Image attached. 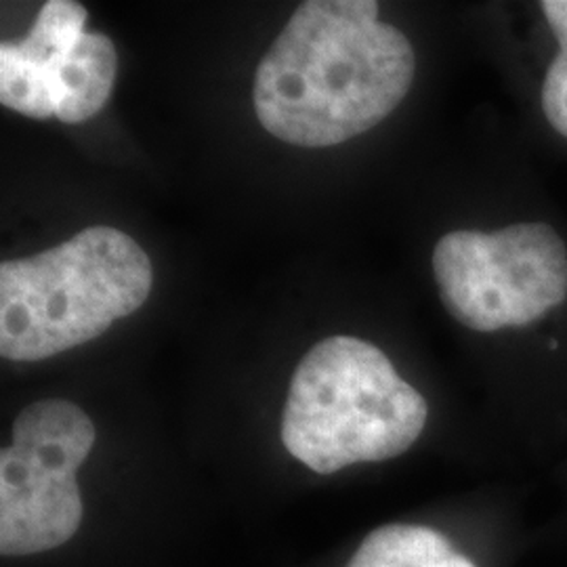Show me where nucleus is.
Returning a JSON list of instances; mask_svg holds the SVG:
<instances>
[{
  "mask_svg": "<svg viewBox=\"0 0 567 567\" xmlns=\"http://www.w3.org/2000/svg\"><path fill=\"white\" fill-rule=\"evenodd\" d=\"M414 51L372 0H307L255 76V112L267 133L299 147L349 142L402 103Z\"/></svg>",
  "mask_w": 567,
  "mask_h": 567,
  "instance_id": "1",
  "label": "nucleus"
},
{
  "mask_svg": "<svg viewBox=\"0 0 567 567\" xmlns=\"http://www.w3.org/2000/svg\"><path fill=\"white\" fill-rule=\"evenodd\" d=\"M152 261L116 227H86L41 255L0 265V353L37 362L97 339L142 307Z\"/></svg>",
  "mask_w": 567,
  "mask_h": 567,
  "instance_id": "2",
  "label": "nucleus"
},
{
  "mask_svg": "<svg viewBox=\"0 0 567 567\" xmlns=\"http://www.w3.org/2000/svg\"><path fill=\"white\" fill-rule=\"evenodd\" d=\"M425 398L385 353L355 337H330L297 365L284 405L282 442L320 475L404 454L421 437Z\"/></svg>",
  "mask_w": 567,
  "mask_h": 567,
  "instance_id": "3",
  "label": "nucleus"
},
{
  "mask_svg": "<svg viewBox=\"0 0 567 567\" xmlns=\"http://www.w3.org/2000/svg\"><path fill=\"white\" fill-rule=\"evenodd\" d=\"M447 313L477 332L540 320L567 297V250L545 224L450 231L433 250Z\"/></svg>",
  "mask_w": 567,
  "mask_h": 567,
  "instance_id": "4",
  "label": "nucleus"
},
{
  "mask_svg": "<svg viewBox=\"0 0 567 567\" xmlns=\"http://www.w3.org/2000/svg\"><path fill=\"white\" fill-rule=\"evenodd\" d=\"M89 414L68 400H41L13 423L0 452V553L37 555L65 545L81 527L76 471L95 444Z\"/></svg>",
  "mask_w": 567,
  "mask_h": 567,
  "instance_id": "5",
  "label": "nucleus"
},
{
  "mask_svg": "<svg viewBox=\"0 0 567 567\" xmlns=\"http://www.w3.org/2000/svg\"><path fill=\"white\" fill-rule=\"evenodd\" d=\"M116 72L114 42L102 32H84L76 47L55 61V116L65 124L97 116L112 95Z\"/></svg>",
  "mask_w": 567,
  "mask_h": 567,
  "instance_id": "6",
  "label": "nucleus"
},
{
  "mask_svg": "<svg viewBox=\"0 0 567 567\" xmlns=\"http://www.w3.org/2000/svg\"><path fill=\"white\" fill-rule=\"evenodd\" d=\"M347 567H475L440 532L391 524L365 536Z\"/></svg>",
  "mask_w": 567,
  "mask_h": 567,
  "instance_id": "7",
  "label": "nucleus"
},
{
  "mask_svg": "<svg viewBox=\"0 0 567 567\" xmlns=\"http://www.w3.org/2000/svg\"><path fill=\"white\" fill-rule=\"evenodd\" d=\"M89 11L74 0H49L25 39L13 42L21 58L32 63H47L70 53L84 34Z\"/></svg>",
  "mask_w": 567,
  "mask_h": 567,
  "instance_id": "8",
  "label": "nucleus"
},
{
  "mask_svg": "<svg viewBox=\"0 0 567 567\" xmlns=\"http://www.w3.org/2000/svg\"><path fill=\"white\" fill-rule=\"evenodd\" d=\"M0 102L28 118L47 121L58 114L53 93L41 70L23 60L13 42L0 44Z\"/></svg>",
  "mask_w": 567,
  "mask_h": 567,
  "instance_id": "9",
  "label": "nucleus"
},
{
  "mask_svg": "<svg viewBox=\"0 0 567 567\" xmlns=\"http://www.w3.org/2000/svg\"><path fill=\"white\" fill-rule=\"evenodd\" d=\"M543 107L550 126L567 140V47L548 68L543 84Z\"/></svg>",
  "mask_w": 567,
  "mask_h": 567,
  "instance_id": "10",
  "label": "nucleus"
},
{
  "mask_svg": "<svg viewBox=\"0 0 567 567\" xmlns=\"http://www.w3.org/2000/svg\"><path fill=\"white\" fill-rule=\"evenodd\" d=\"M540 9L553 34L557 37L559 47H567V0H545L540 2Z\"/></svg>",
  "mask_w": 567,
  "mask_h": 567,
  "instance_id": "11",
  "label": "nucleus"
}]
</instances>
